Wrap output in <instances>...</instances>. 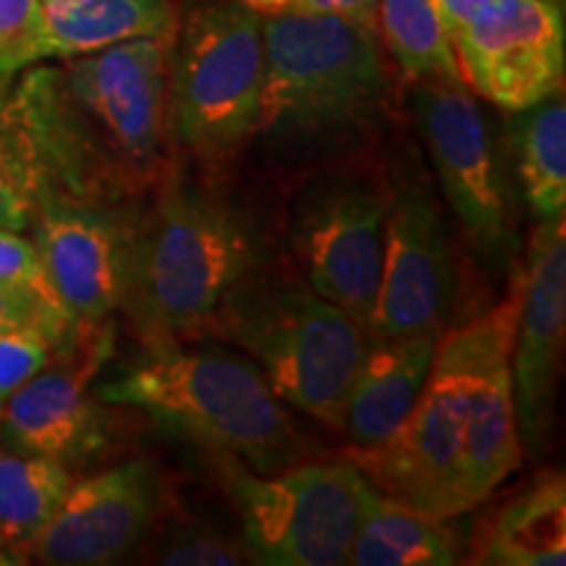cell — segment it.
<instances>
[{
    "instance_id": "obj_30",
    "label": "cell",
    "mask_w": 566,
    "mask_h": 566,
    "mask_svg": "<svg viewBox=\"0 0 566 566\" xmlns=\"http://www.w3.org/2000/svg\"><path fill=\"white\" fill-rule=\"evenodd\" d=\"M260 17H281V13H323V17H344L375 30L378 0H239Z\"/></svg>"
},
{
    "instance_id": "obj_11",
    "label": "cell",
    "mask_w": 566,
    "mask_h": 566,
    "mask_svg": "<svg viewBox=\"0 0 566 566\" xmlns=\"http://www.w3.org/2000/svg\"><path fill=\"white\" fill-rule=\"evenodd\" d=\"M451 48L464 87L504 111H525L564 87V3L491 0Z\"/></svg>"
},
{
    "instance_id": "obj_8",
    "label": "cell",
    "mask_w": 566,
    "mask_h": 566,
    "mask_svg": "<svg viewBox=\"0 0 566 566\" xmlns=\"http://www.w3.org/2000/svg\"><path fill=\"white\" fill-rule=\"evenodd\" d=\"M409 108L446 205L488 263L504 268L516 250V229L506 163L491 122L464 82H415Z\"/></svg>"
},
{
    "instance_id": "obj_17",
    "label": "cell",
    "mask_w": 566,
    "mask_h": 566,
    "mask_svg": "<svg viewBox=\"0 0 566 566\" xmlns=\"http://www.w3.org/2000/svg\"><path fill=\"white\" fill-rule=\"evenodd\" d=\"M438 336L415 334L367 344L338 420V430L357 449L386 441L412 412L433 367Z\"/></svg>"
},
{
    "instance_id": "obj_27",
    "label": "cell",
    "mask_w": 566,
    "mask_h": 566,
    "mask_svg": "<svg viewBox=\"0 0 566 566\" xmlns=\"http://www.w3.org/2000/svg\"><path fill=\"white\" fill-rule=\"evenodd\" d=\"M55 349L53 338L40 328L0 331V405L51 363Z\"/></svg>"
},
{
    "instance_id": "obj_31",
    "label": "cell",
    "mask_w": 566,
    "mask_h": 566,
    "mask_svg": "<svg viewBox=\"0 0 566 566\" xmlns=\"http://www.w3.org/2000/svg\"><path fill=\"white\" fill-rule=\"evenodd\" d=\"M433 3H436L438 17H441L443 30L451 40L459 30H464V27L470 24V21L483 11L491 0H433Z\"/></svg>"
},
{
    "instance_id": "obj_23",
    "label": "cell",
    "mask_w": 566,
    "mask_h": 566,
    "mask_svg": "<svg viewBox=\"0 0 566 566\" xmlns=\"http://www.w3.org/2000/svg\"><path fill=\"white\" fill-rule=\"evenodd\" d=\"M516 176L537 221L566 212V105L562 92L516 111Z\"/></svg>"
},
{
    "instance_id": "obj_14",
    "label": "cell",
    "mask_w": 566,
    "mask_h": 566,
    "mask_svg": "<svg viewBox=\"0 0 566 566\" xmlns=\"http://www.w3.org/2000/svg\"><path fill=\"white\" fill-rule=\"evenodd\" d=\"M45 271L76 325L105 323L129 296L137 229L92 200L51 197L32 221Z\"/></svg>"
},
{
    "instance_id": "obj_2",
    "label": "cell",
    "mask_w": 566,
    "mask_h": 566,
    "mask_svg": "<svg viewBox=\"0 0 566 566\" xmlns=\"http://www.w3.org/2000/svg\"><path fill=\"white\" fill-rule=\"evenodd\" d=\"M97 399L134 407L258 472L294 464L302 438L250 357L158 344L142 363L97 388Z\"/></svg>"
},
{
    "instance_id": "obj_20",
    "label": "cell",
    "mask_w": 566,
    "mask_h": 566,
    "mask_svg": "<svg viewBox=\"0 0 566 566\" xmlns=\"http://www.w3.org/2000/svg\"><path fill=\"white\" fill-rule=\"evenodd\" d=\"M478 564L564 566L566 564V488L548 475L499 509L480 535Z\"/></svg>"
},
{
    "instance_id": "obj_16",
    "label": "cell",
    "mask_w": 566,
    "mask_h": 566,
    "mask_svg": "<svg viewBox=\"0 0 566 566\" xmlns=\"http://www.w3.org/2000/svg\"><path fill=\"white\" fill-rule=\"evenodd\" d=\"M160 501V475L150 462L134 459L113 467L69 488L30 554L55 566L118 562L150 533Z\"/></svg>"
},
{
    "instance_id": "obj_4",
    "label": "cell",
    "mask_w": 566,
    "mask_h": 566,
    "mask_svg": "<svg viewBox=\"0 0 566 566\" xmlns=\"http://www.w3.org/2000/svg\"><path fill=\"white\" fill-rule=\"evenodd\" d=\"M260 268L258 239L237 210L174 184L137 229L129 296L139 328L158 344L200 331L223 296Z\"/></svg>"
},
{
    "instance_id": "obj_12",
    "label": "cell",
    "mask_w": 566,
    "mask_h": 566,
    "mask_svg": "<svg viewBox=\"0 0 566 566\" xmlns=\"http://www.w3.org/2000/svg\"><path fill=\"white\" fill-rule=\"evenodd\" d=\"M113 334L105 323L76 325L51 363L0 405V436L11 449L74 464L103 441L92 378L108 363Z\"/></svg>"
},
{
    "instance_id": "obj_15",
    "label": "cell",
    "mask_w": 566,
    "mask_h": 566,
    "mask_svg": "<svg viewBox=\"0 0 566 566\" xmlns=\"http://www.w3.org/2000/svg\"><path fill=\"white\" fill-rule=\"evenodd\" d=\"M174 38H137L69 59V95L84 118L132 163L158 153L168 97V55Z\"/></svg>"
},
{
    "instance_id": "obj_26",
    "label": "cell",
    "mask_w": 566,
    "mask_h": 566,
    "mask_svg": "<svg viewBox=\"0 0 566 566\" xmlns=\"http://www.w3.org/2000/svg\"><path fill=\"white\" fill-rule=\"evenodd\" d=\"M0 283H11V286L27 289V292L40 296L45 304H51L53 310L69 315L59 292H55L51 275L45 271L38 244H34L32 239L21 237V231L0 229ZM71 321H74V317H71Z\"/></svg>"
},
{
    "instance_id": "obj_9",
    "label": "cell",
    "mask_w": 566,
    "mask_h": 566,
    "mask_svg": "<svg viewBox=\"0 0 566 566\" xmlns=\"http://www.w3.org/2000/svg\"><path fill=\"white\" fill-rule=\"evenodd\" d=\"M388 195L359 174H321L296 192L292 244L307 283L365 325L384 263Z\"/></svg>"
},
{
    "instance_id": "obj_6",
    "label": "cell",
    "mask_w": 566,
    "mask_h": 566,
    "mask_svg": "<svg viewBox=\"0 0 566 566\" xmlns=\"http://www.w3.org/2000/svg\"><path fill=\"white\" fill-rule=\"evenodd\" d=\"M265 76L263 17L239 0L205 3L176 27L168 55L166 118L205 158L252 139Z\"/></svg>"
},
{
    "instance_id": "obj_13",
    "label": "cell",
    "mask_w": 566,
    "mask_h": 566,
    "mask_svg": "<svg viewBox=\"0 0 566 566\" xmlns=\"http://www.w3.org/2000/svg\"><path fill=\"white\" fill-rule=\"evenodd\" d=\"M566 334V226L541 221L527 265L520 275L509 373L520 443L527 454L546 451L554 428V401Z\"/></svg>"
},
{
    "instance_id": "obj_19",
    "label": "cell",
    "mask_w": 566,
    "mask_h": 566,
    "mask_svg": "<svg viewBox=\"0 0 566 566\" xmlns=\"http://www.w3.org/2000/svg\"><path fill=\"white\" fill-rule=\"evenodd\" d=\"M171 0H42L40 61L80 59L116 42L174 38Z\"/></svg>"
},
{
    "instance_id": "obj_1",
    "label": "cell",
    "mask_w": 566,
    "mask_h": 566,
    "mask_svg": "<svg viewBox=\"0 0 566 566\" xmlns=\"http://www.w3.org/2000/svg\"><path fill=\"white\" fill-rule=\"evenodd\" d=\"M265 76L252 137L265 158L315 166L363 147L384 122L391 74L378 30L344 17H263Z\"/></svg>"
},
{
    "instance_id": "obj_29",
    "label": "cell",
    "mask_w": 566,
    "mask_h": 566,
    "mask_svg": "<svg viewBox=\"0 0 566 566\" xmlns=\"http://www.w3.org/2000/svg\"><path fill=\"white\" fill-rule=\"evenodd\" d=\"M247 543H233L216 533H184L176 535L160 551L158 564L166 566H237L250 562Z\"/></svg>"
},
{
    "instance_id": "obj_25",
    "label": "cell",
    "mask_w": 566,
    "mask_h": 566,
    "mask_svg": "<svg viewBox=\"0 0 566 566\" xmlns=\"http://www.w3.org/2000/svg\"><path fill=\"white\" fill-rule=\"evenodd\" d=\"M42 0H0V90L40 61Z\"/></svg>"
},
{
    "instance_id": "obj_18",
    "label": "cell",
    "mask_w": 566,
    "mask_h": 566,
    "mask_svg": "<svg viewBox=\"0 0 566 566\" xmlns=\"http://www.w3.org/2000/svg\"><path fill=\"white\" fill-rule=\"evenodd\" d=\"M514 323L516 315L495 331L480 359L475 386H472L470 422H467L462 454V488L470 509L483 504L522 462L512 373H509Z\"/></svg>"
},
{
    "instance_id": "obj_7",
    "label": "cell",
    "mask_w": 566,
    "mask_h": 566,
    "mask_svg": "<svg viewBox=\"0 0 566 566\" xmlns=\"http://www.w3.org/2000/svg\"><path fill=\"white\" fill-rule=\"evenodd\" d=\"M370 480L354 462H313L233 480L244 543L275 566L346 564Z\"/></svg>"
},
{
    "instance_id": "obj_24",
    "label": "cell",
    "mask_w": 566,
    "mask_h": 566,
    "mask_svg": "<svg viewBox=\"0 0 566 566\" xmlns=\"http://www.w3.org/2000/svg\"><path fill=\"white\" fill-rule=\"evenodd\" d=\"M375 30L405 80L462 82L454 48L446 34L433 0H378Z\"/></svg>"
},
{
    "instance_id": "obj_28",
    "label": "cell",
    "mask_w": 566,
    "mask_h": 566,
    "mask_svg": "<svg viewBox=\"0 0 566 566\" xmlns=\"http://www.w3.org/2000/svg\"><path fill=\"white\" fill-rule=\"evenodd\" d=\"M17 328H40L53 338L55 346H63L74 336L76 323L27 289L0 283V331Z\"/></svg>"
},
{
    "instance_id": "obj_10",
    "label": "cell",
    "mask_w": 566,
    "mask_h": 566,
    "mask_svg": "<svg viewBox=\"0 0 566 566\" xmlns=\"http://www.w3.org/2000/svg\"><path fill=\"white\" fill-rule=\"evenodd\" d=\"M457 296V254L438 200L424 184L401 181L388 195L384 263L367 338L443 334Z\"/></svg>"
},
{
    "instance_id": "obj_21",
    "label": "cell",
    "mask_w": 566,
    "mask_h": 566,
    "mask_svg": "<svg viewBox=\"0 0 566 566\" xmlns=\"http://www.w3.org/2000/svg\"><path fill=\"white\" fill-rule=\"evenodd\" d=\"M462 543L446 520L399 504L370 488L346 564L354 566H451Z\"/></svg>"
},
{
    "instance_id": "obj_3",
    "label": "cell",
    "mask_w": 566,
    "mask_h": 566,
    "mask_svg": "<svg viewBox=\"0 0 566 566\" xmlns=\"http://www.w3.org/2000/svg\"><path fill=\"white\" fill-rule=\"evenodd\" d=\"M200 328L242 346L281 401L334 428L370 344L365 325L307 281L258 268Z\"/></svg>"
},
{
    "instance_id": "obj_22",
    "label": "cell",
    "mask_w": 566,
    "mask_h": 566,
    "mask_svg": "<svg viewBox=\"0 0 566 566\" xmlns=\"http://www.w3.org/2000/svg\"><path fill=\"white\" fill-rule=\"evenodd\" d=\"M71 485L66 464L0 446V551L30 554Z\"/></svg>"
},
{
    "instance_id": "obj_5",
    "label": "cell",
    "mask_w": 566,
    "mask_h": 566,
    "mask_svg": "<svg viewBox=\"0 0 566 566\" xmlns=\"http://www.w3.org/2000/svg\"><path fill=\"white\" fill-rule=\"evenodd\" d=\"M516 304L520 281L491 313L438 336L433 367L412 412L386 441L352 451V462L373 488L436 520L472 512L462 488L472 386L488 344L516 315Z\"/></svg>"
}]
</instances>
